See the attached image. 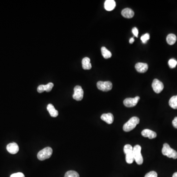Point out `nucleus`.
<instances>
[{
  "label": "nucleus",
  "mask_w": 177,
  "mask_h": 177,
  "mask_svg": "<svg viewBox=\"0 0 177 177\" xmlns=\"http://www.w3.org/2000/svg\"><path fill=\"white\" fill-rule=\"evenodd\" d=\"M140 120L138 117H133L128 120V122L124 124L123 130L126 132H129L132 131L139 123Z\"/></svg>",
  "instance_id": "f257e3e1"
},
{
  "label": "nucleus",
  "mask_w": 177,
  "mask_h": 177,
  "mask_svg": "<svg viewBox=\"0 0 177 177\" xmlns=\"http://www.w3.org/2000/svg\"><path fill=\"white\" fill-rule=\"evenodd\" d=\"M162 153L164 156H167V157L169 158L174 159L177 158V151L171 148L170 146L167 143H164L163 144Z\"/></svg>",
  "instance_id": "f03ea898"
},
{
  "label": "nucleus",
  "mask_w": 177,
  "mask_h": 177,
  "mask_svg": "<svg viewBox=\"0 0 177 177\" xmlns=\"http://www.w3.org/2000/svg\"><path fill=\"white\" fill-rule=\"evenodd\" d=\"M124 152L126 154V162L128 164H131L135 160L133 153V147L129 144H127L124 146Z\"/></svg>",
  "instance_id": "7ed1b4c3"
},
{
  "label": "nucleus",
  "mask_w": 177,
  "mask_h": 177,
  "mask_svg": "<svg viewBox=\"0 0 177 177\" xmlns=\"http://www.w3.org/2000/svg\"><path fill=\"white\" fill-rule=\"evenodd\" d=\"M53 150L50 147H46L38 153L37 157L40 160H44L51 157Z\"/></svg>",
  "instance_id": "20e7f679"
},
{
  "label": "nucleus",
  "mask_w": 177,
  "mask_h": 177,
  "mask_svg": "<svg viewBox=\"0 0 177 177\" xmlns=\"http://www.w3.org/2000/svg\"><path fill=\"white\" fill-rule=\"evenodd\" d=\"M141 147L139 145H135L133 148V156L136 162L138 165L142 164L143 162V158L141 154Z\"/></svg>",
  "instance_id": "39448f33"
},
{
  "label": "nucleus",
  "mask_w": 177,
  "mask_h": 177,
  "mask_svg": "<svg viewBox=\"0 0 177 177\" xmlns=\"http://www.w3.org/2000/svg\"><path fill=\"white\" fill-rule=\"evenodd\" d=\"M112 84L110 81H98L97 83V87L99 90L103 92H108L112 89Z\"/></svg>",
  "instance_id": "423d86ee"
},
{
  "label": "nucleus",
  "mask_w": 177,
  "mask_h": 177,
  "mask_svg": "<svg viewBox=\"0 0 177 177\" xmlns=\"http://www.w3.org/2000/svg\"><path fill=\"white\" fill-rule=\"evenodd\" d=\"M84 96V91L82 88L80 86H76L74 88V94L73 98L77 101H80L83 99Z\"/></svg>",
  "instance_id": "0eeeda50"
},
{
  "label": "nucleus",
  "mask_w": 177,
  "mask_h": 177,
  "mask_svg": "<svg viewBox=\"0 0 177 177\" xmlns=\"http://www.w3.org/2000/svg\"><path fill=\"white\" fill-rule=\"evenodd\" d=\"M152 88L154 92L157 94H160L162 92L164 88V85L162 82L158 79H155L153 80L152 83Z\"/></svg>",
  "instance_id": "6e6552de"
},
{
  "label": "nucleus",
  "mask_w": 177,
  "mask_h": 177,
  "mask_svg": "<svg viewBox=\"0 0 177 177\" xmlns=\"http://www.w3.org/2000/svg\"><path fill=\"white\" fill-rule=\"evenodd\" d=\"M140 97L137 96L135 98H127L124 101V104L127 107H133L137 105Z\"/></svg>",
  "instance_id": "1a4fd4ad"
},
{
  "label": "nucleus",
  "mask_w": 177,
  "mask_h": 177,
  "mask_svg": "<svg viewBox=\"0 0 177 177\" xmlns=\"http://www.w3.org/2000/svg\"><path fill=\"white\" fill-rule=\"evenodd\" d=\"M7 151L11 154H16L19 151V146L16 143H11L9 144L6 146Z\"/></svg>",
  "instance_id": "9d476101"
},
{
  "label": "nucleus",
  "mask_w": 177,
  "mask_h": 177,
  "mask_svg": "<svg viewBox=\"0 0 177 177\" xmlns=\"http://www.w3.org/2000/svg\"><path fill=\"white\" fill-rule=\"evenodd\" d=\"M135 68L140 73H145L148 69V65L146 63H138L135 65Z\"/></svg>",
  "instance_id": "9b49d317"
},
{
  "label": "nucleus",
  "mask_w": 177,
  "mask_h": 177,
  "mask_svg": "<svg viewBox=\"0 0 177 177\" xmlns=\"http://www.w3.org/2000/svg\"><path fill=\"white\" fill-rule=\"evenodd\" d=\"M141 135L143 137H148L151 139L156 138L157 136V133L155 131L149 129H145L143 130L141 132Z\"/></svg>",
  "instance_id": "f8f14e48"
},
{
  "label": "nucleus",
  "mask_w": 177,
  "mask_h": 177,
  "mask_svg": "<svg viewBox=\"0 0 177 177\" xmlns=\"http://www.w3.org/2000/svg\"><path fill=\"white\" fill-rule=\"evenodd\" d=\"M101 119L108 124H111L114 122V116L110 113L103 114L101 116Z\"/></svg>",
  "instance_id": "ddd939ff"
},
{
  "label": "nucleus",
  "mask_w": 177,
  "mask_h": 177,
  "mask_svg": "<svg viewBox=\"0 0 177 177\" xmlns=\"http://www.w3.org/2000/svg\"><path fill=\"white\" fill-rule=\"evenodd\" d=\"M116 7V2L114 0H106L104 3V8L107 11H112Z\"/></svg>",
  "instance_id": "4468645a"
},
{
  "label": "nucleus",
  "mask_w": 177,
  "mask_h": 177,
  "mask_svg": "<svg viewBox=\"0 0 177 177\" xmlns=\"http://www.w3.org/2000/svg\"><path fill=\"white\" fill-rule=\"evenodd\" d=\"M122 15L123 17L127 18H131L135 15V13L131 9L126 8L124 9L122 11Z\"/></svg>",
  "instance_id": "2eb2a0df"
},
{
  "label": "nucleus",
  "mask_w": 177,
  "mask_h": 177,
  "mask_svg": "<svg viewBox=\"0 0 177 177\" xmlns=\"http://www.w3.org/2000/svg\"><path fill=\"white\" fill-rule=\"evenodd\" d=\"M90 59L88 57L83 58L82 61V64L83 68L85 70H89L92 68V65L90 64Z\"/></svg>",
  "instance_id": "dca6fc26"
},
{
  "label": "nucleus",
  "mask_w": 177,
  "mask_h": 177,
  "mask_svg": "<svg viewBox=\"0 0 177 177\" xmlns=\"http://www.w3.org/2000/svg\"><path fill=\"white\" fill-rule=\"evenodd\" d=\"M47 109L51 117H57L59 115L58 111L55 109L54 106L52 104H48L47 106Z\"/></svg>",
  "instance_id": "f3484780"
},
{
  "label": "nucleus",
  "mask_w": 177,
  "mask_h": 177,
  "mask_svg": "<svg viewBox=\"0 0 177 177\" xmlns=\"http://www.w3.org/2000/svg\"><path fill=\"white\" fill-rule=\"evenodd\" d=\"M176 40H177V37L174 34H169L166 38L167 42L168 43V44L170 45L174 44L176 42Z\"/></svg>",
  "instance_id": "a211bd4d"
},
{
  "label": "nucleus",
  "mask_w": 177,
  "mask_h": 177,
  "mask_svg": "<svg viewBox=\"0 0 177 177\" xmlns=\"http://www.w3.org/2000/svg\"><path fill=\"white\" fill-rule=\"evenodd\" d=\"M169 104L171 108L177 109V95L173 96L169 101Z\"/></svg>",
  "instance_id": "6ab92c4d"
},
{
  "label": "nucleus",
  "mask_w": 177,
  "mask_h": 177,
  "mask_svg": "<svg viewBox=\"0 0 177 177\" xmlns=\"http://www.w3.org/2000/svg\"><path fill=\"white\" fill-rule=\"evenodd\" d=\"M101 51L102 55L103 56L105 59H109L112 56L111 53L105 47H102L101 49Z\"/></svg>",
  "instance_id": "aec40b11"
},
{
  "label": "nucleus",
  "mask_w": 177,
  "mask_h": 177,
  "mask_svg": "<svg viewBox=\"0 0 177 177\" xmlns=\"http://www.w3.org/2000/svg\"><path fill=\"white\" fill-rule=\"evenodd\" d=\"M65 177H79V175L76 171L71 170L65 173Z\"/></svg>",
  "instance_id": "412c9836"
},
{
  "label": "nucleus",
  "mask_w": 177,
  "mask_h": 177,
  "mask_svg": "<svg viewBox=\"0 0 177 177\" xmlns=\"http://www.w3.org/2000/svg\"><path fill=\"white\" fill-rule=\"evenodd\" d=\"M169 66L171 68H174L176 67L177 65V61L174 59H171L169 61Z\"/></svg>",
  "instance_id": "4be33fe9"
},
{
  "label": "nucleus",
  "mask_w": 177,
  "mask_h": 177,
  "mask_svg": "<svg viewBox=\"0 0 177 177\" xmlns=\"http://www.w3.org/2000/svg\"><path fill=\"white\" fill-rule=\"evenodd\" d=\"M149 35L148 33L145 34L141 37V40H142V42L143 43H147V41L149 39Z\"/></svg>",
  "instance_id": "5701e85b"
},
{
  "label": "nucleus",
  "mask_w": 177,
  "mask_h": 177,
  "mask_svg": "<svg viewBox=\"0 0 177 177\" xmlns=\"http://www.w3.org/2000/svg\"><path fill=\"white\" fill-rule=\"evenodd\" d=\"M54 84L52 83H49L47 85H44L45 87V91L47 92H50L51 90L52 89Z\"/></svg>",
  "instance_id": "b1692460"
},
{
  "label": "nucleus",
  "mask_w": 177,
  "mask_h": 177,
  "mask_svg": "<svg viewBox=\"0 0 177 177\" xmlns=\"http://www.w3.org/2000/svg\"><path fill=\"white\" fill-rule=\"evenodd\" d=\"M145 177H157V174L155 171H151L148 173Z\"/></svg>",
  "instance_id": "393cba45"
},
{
  "label": "nucleus",
  "mask_w": 177,
  "mask_h": 177,
  "mask_svg": "<svg viewBox=\"0 0 177 177\" xmlns=\"http://www.w3.org/2000/svg\"><path fill=\"white\" fill-rule=\"evenodd\" d=\"M10 177H25L24 174L22 173L21 172H18V173H16L13 174L11 175Z\"/></svg>",
  "instance_id": "a878e982"
},
{
  "label": "nucleus",
  "mask_w": 177,
  "mask_h": 177,
  "mask_svg": "<svg viewBox=\"0 0 177 177\" xmlns=\"http://www.w3.org/2000/svg\"><path fill=\"white\" fill-rule=\"evenodd\" d=\"M38 92L39 93H42L45 91V87H44V85H40L37 89Z\"/></svg>",
  "instance_id": "bb28decb"
},
{
  "label": "nucleus",
  "mask_w": 177,
  "mask_h": 177,
  "mask_svg": "<svg viewBox=\"0 0 177 177\" xmlns=\"http://www.w3.org/2000/svg\"><path fill=\"white\" fill-rule=\"evenodd\" d=\"M132 32L133 33L134 35H135L136 38H138V30L137 28L135 27L133 28L132 30Z\"/></svg>",
  "instance_id": "cd10ccee"
},
{
  "label": "nucleus",
  "mask_w": 177,
  "mask_h": 177,
  "mask_svg": "<svg viewBox=\"0 0 177 177\" xmlns=\"http://www.w3.org/2000/svg\"><path fill=\"white\" fill-rule=\"evenodd\" d=\"M172 124L175 128H177V117H175L172 121Z\"/></svg>",
  "instance_id": "c85d7f7f"
},
{
  "label": "nucleus",
  "mask_w": 177,
  "mask_h": 177,
  "mask_svg": "<svg viewBox=\"0 0 177 177\" xmlns=\"http://www.w3.org/2000/svg\"><path fill=\"white\" fill-rule=\"evenodd\" d=\"M134 42H135V39H134V38H131L130 40H129V43H130L131 44L133 43Z\"/></svg>",
  "instance_id": "c756f323"
},
{
  "label": "nucleus",
  "mask_w": 177,
  "mask_h": 177,
  "mask_svg": "<svg viewBox=\"0 0 177 177\" xmlns=\"http://www.w3.org/2000/svg\"><path fill=\"white\" fill-rule=\"evenodd\" d=\"M172 177H177V172H175V173H174L173 174V175Z\"/></svg>",
  "instance_id": "7c9ffc66"
}]
</instances>
